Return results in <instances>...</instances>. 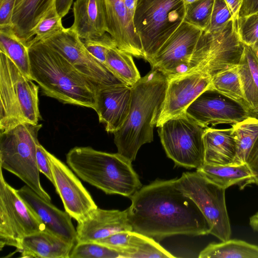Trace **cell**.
<instances>
[{
    "label": "cell",
    "instance_id": "cell-14",
    "mask_svg": "<svg viewBox=\"0 0 258 258\" xmlns=\"http://www.w3.org/2000/svg\"><path fill=\"white\" fill-rule=\"evenodd\" d=\"M203 30L183 21L149 62L167 78L187 71Z\"/></svg>",
    "mask_w": 258,
    "mask_h": 258
},
{
    "label": "cell",
    "instance_id": "cell-48",
    "mask_svg": "<svg viewBox=\"0 0 258 258\" xmlns=\"http://www.w3.org/2000/svg\"><path fill=\"white\" fill-rule=\"evenodd\" d=\"M254 229L255 230L258 232V212L257 213L255 219V222H254Z\"/></svg>",
    "mask_w": 258,
    "mask_h": 258
},
{
    "label": "cell",
    "instance_id": "cell-42",
    "mask_svg": "<svg viewBox=\"0 0 258 258\" xmlns=\"http://www.w3.org/2000/svg\"><path fill=\"white\" fill-rule=\"evenodd\" d=\"M227 5L232 15V19L237 20L243 0H224Z\"/></svg>",
    "mask_w": 258,
    "mask_h": 258
},
{
    "label": "cell",
    "instance_id": "cell-28",
    "mask_svg": "<svg viewBox=\"0 0 258 258\" xmlns=\"http://www.w3.org/2000/svg\"><path fill=\"white\" fill-rule=\"evenodd\" d=\"M0 51L9 57L24 75L32 80L28 47L12 27L0 28Z\"/></svg>",
    "mask_w": 258,
    "mask_h": 258
},
{
    "label": "cell",
    "instance_id": "cell-33",
    "mask_svg": "<svg viewBox=\"0 0 258 258\" xmlns=\"http://www.w3.org/2000/svg\"><path fill=\"white\" fill-rule=\"evenodd\" d=\"M61 19L55 5L31 30L30 41L27 44L42 41L63 30L64 28L62 26Z\"/></svg>",
    "mask_w": 258,
    "mask_h": 258
},
{
    "label": "cell",
    "instance_id": "cell-13",
    "mask_svg": "<svg viewBox=\"0 0 258 258\" xmlns=\"http://www.w3.org/2000/svg\"><path fill=\"white\" fill-rule=\"evenodd\" d=\"M199 124L231 125L250 117V109L245 105L209 87L201 93L185 112Z\"/></svg>",
    "mask_w": 258,
    "mask_h": 258
},
{
    "label": "cell",
    "instance_id": "cell-27",
    "mask_svg": "<svg viewBox=\"0 0 258 258\" xmlns=\"http://www.w3.org/2000/svg\"><path fill=\"white\" fill-rule=\"evenodd\" d=\"M237 67L244 97L250 110L258 108V57L251 46L244 44Z\"/></svg>",
    "mask_w": 258,
    "mask_h": 258
},
{
    "label": "cell",
    "instance_id": "cell-9",
    "mask_svg": "<svg viewBox=\"0 0 258 258\" xmlns=\"http://www.w3.org/2000/svg\"><path fill=\"white\" fill-rule=\"evenodd\" d=\"M159 127L166 155L176 165L197 169L204 163L205 127L185 112L167 120Z\"/></svg>",
    "mask_w": 258,
    "mask_h": 258
},
{
    "label": "cell",
    "instance_id": "cell-47",
    "mask_svg": "<svg viewBox=\"0 0 258 258\" xmlns=\"http://www.w3.org/2000/svg\"><path fill=\"white\" fill-rule=\"evenodd\" d=\"M255 52L257 57H258V42L251 46Z\"/></svg>",
    "mask_w": 258,
    "mask_h": 258
},
{
    "label": "cell",
    "instance_id": "cell-50",
    "mask_svg": "<svg viewBox=\"0 0 258 258\" xmlns=\"http://www.w3.org/2000/svg\"><path fill=\"white\" fill-rule=\"evenodd\" d=\"M258 12V3H257V5H256V8H255V12H254V13H256V12Z\"/></svg>",
    "mask_w": 258,
    "mask_h": 258
},
{
    "label": "cell",
    "instance_id": "cell-26",
    "mask_svg": "<svg viewBox=\"0 0 258 258\" xmlns=\"http://www.w3.org/2000/svg\"><path fill=\"white\" fill-rule=\"evenodd\" d=\"M197 172L207 179L225 189L235 184H249L251 172L246 163L226 165L204 163Z\"/></svg>",
    "mask_w": 258,
    "mask_h": 258
},
{
    "label": "cell",
    "instance_id": "cell-4",
    "mask_svg": "<svg viewBox=\"0 0 258 258\" xmlns=\"http://www.w3.org/2000/svg\"><path fill=\"white\" fill-rule=\"evenodd\" d=\"M66 161L82 180L106 194L131 198L142 187L132 162L118 153L76 147L67 153Z\"/></svg>",
    "mask_w": 258,
    "mask_h": 258
},
{
    "label": "cell",
    "instance_id": "cell-40",
    "mask_svg": "<svg viewBox=\"0 0 258 258\" xmlns=\"http://www.w3.org/2000/svg\"><path fill=\"white\" fill-rule=\"evenodd\" d=\"M16 0H0V28H12Z\"/></svg>",
    "mask_w": 258,
    "mask_h": 258
},
{
    "label": "cell",
    "instance_id": "cell-5",
    "mask_svg": "<svg viewBox=\"0 0 258 258\" xmlns=\"http://www.w3.org/2000/svg\"><path fill=\"white\" fill-rule=\"evenodd\" d=\"M28 79L0 51V130L24 123L38 124L39 87Z\"/></svg>",
    "mask_w": 258,
    "mask_h": 258
},
{
    "label": "cell",
    "instance_id": "cell-37",
    "mask_svg": "<svg viewBox=\"0 0 258 258\" xmlns=\"http://www.w3.org/2000/svg\"><path fill=\"white\" fill-rule=\"evenodd\" d=\"M107 33L83 41L88 51L95 58L105 65L108 50L110 48L116 46L114 39Z\"/></svg>",
    "mask_w": 258,
    "mask_h": 258
},
{
    "label": "cell",
    "instance_id": "cell-3",
    "mask_svg": "<svg viewBox=\"0 0 258 258\" xmlns=\"http://www.w3.org/2000/svg\"><path fill=\"white\" fill-rule=\"evenodd\" d=\"M167 85V77L152 69L132 88L130 110L120 128L114 133L117 153L131 162L141 146L153 140Z\"/></svg>",
    "mask_w": 258,
    "mask_h": 258
},
{
    "label": "cell",
    "instance_id": "cell-24",
    "mask_svg": "<svg viewBox=\"0 0 258 258\" xmlns=\"http://www.w3.org/2000/svg\"><path fill=\"white\" fill-rule=\"evenodd\" d=\"M56 0H16L12 17V29L26 45L30 32Z\"/></svg>",
    "mask_w": 258,
    "mask_h": 258
},
{
    "label": "cell",
    "instance_id": "cell-12",
    "mask_svg": "<svg viewBox=\"0 0 258 258\" xmlns=\"http://www.w3.org/2000/svg\"><path fill=\"white\" fill-rule=\"evenodd\" d=\"M41 42L57 51L98 88L124 84L88 51L83 40L70 27Z\"/></svg>",
    "mask_w": 258,
    "mask_h": 258
},
{
    "label": "cell",
    "instance_id": "cell-10",
    "mask_svg": "<svg viewBox=\"0 0 258 258\" xmlns=\"http://www.w3.org/2000/svg\"><path fill=\"white\" fill-rule=\"evenodd\" d=\"M176 186L197 204L211 226L210 234L221 241L230 239L231 229L225 190L198 172H183L176 178Z\"/></svg>",
    "mask_w": 258,
    "mask_h": 258
},
{
    "label": "cell",
    "instance_id": "cell-21",
    "mask_svg": "<svg viewBox=\"0 0 258 258\" xmlns=\"http://www.w3.org/2000/svg\"><path fill=\"white\" fill-rule=\"evenodd\" d=\"M75 245L45 229L25 236L15 251L25 258H70Z\"/></svg>",
    "mask_w": 258,
    "mask_h": 258
},
{
    "label": "cell",
    "instance_id": "cell-43",
    "mask_svg": "<svg viewBox=\"0 0 258 258\" xmlns=\"http://www.w3.org/2000/svg\"><path fill=\"white\" fill-rule=\"evenodd\" d=\"M258 0H243L239 16H246L254 13Z\"/></svg>",
    "mask_w": 258,
    "mask_h": 258
},
{
    "label": "cell",
    "instance_id": "cell-22",
    "mask_svg": "<svg viewBox=\"0 0 258 258\" xmlns=\"http://www.w3.org/2000/svg\"><path fill=\"white\" fill-rule=\"evenodd\" d=\"M74 21L70 27L81 39L99 37L107 31L101 0H76L73 5Z\"/></svg>",
    "mask_w": 258,
    "mask_h": 258
},
{
    "label": "cell",
    "instance_id": "cell-7",
    "mask_svg": "<svg viewBox=\"0 0 258 258\" xmlns=\"http://www.w3.org/2000/svg\"><path fill=\"white\" fill-rule=\"evenodd\" d=\"M183 0H138L133 17L144 59L149 62L184 21Z\"/></svg>",
    "mask_w": 258,
    "mask_h": 258
},
{
    "label": "cell",
    "instance_id": "cell-34",
    "mask_svg": "<svg viewBox=\"0 0 258 258\" xmlns=\"http://www.w3.org/2000/svg\"><path fill=\"white\" fill-rule=\"evenodd\" d=\"M215 0H199L186 6L184 21L205 30L209 26Z\"/></svg>",
    "mask_w": 258,
    "mask_h": 258
},
{
    "label": "cell",
    "instance_id": "cell-15",
    "mask_svg": "<svg viewBox=\"0 0 258 258\" xmlns=\"http://www.w3.org/2000/svg\"><path fill=\"white\" fill-rule=\"evenodd\" d=\"M167 85L156 126L184 113L189 105L211 85L208 74L195 71L167 77Z\"/></svg>",
    "mask_w": 258,
    "mask_h": 258
},
{
    "label": "cell",
    "instance_id": "cell-32",
    "mask_svg": "<svg viewBox=\"0 0 258 258\" xmlns=\"http://www.w3.org/2000/svg\"><path fill=\"white\" fill-rule=\"evenodd\" d=\"M210 87L240 102L250 109L244 97L237 66L225 70L213 76Z\"/></svg>",
    "mask_w": 258,
    "mask_h": 258
},
{
    "label": "cell",
    "instance_id": "cell-41",
    "mask_svg": "<svg viewBox=\"0 0 258 258\" xmlns=\"http://www.w3.org/2000/svg\"><path fill=\"white\" fill-rule=\"evenodd\" d=\"M245 163L252 174L249 184L254 183L258 185V137L247 156Z\"/></svg>",
    "mask_w": 258,
    "mask_h": 258
},
{
    "label": "cell",
    "instance_id": "cell-2",
    "mask_svg": "<svg viewBox=\"0 0 258 258\" xmlns=\"http://www.w3.org/2000/svg\"><path fill=\"white\" fill-rule=\"evenodd\" d=\"M32 80L46 96L73 105L96 108L98 87L57 51L41 41L29 43Z\"/></svg>",
    "mask_w": 258,
    "mask_h": 258
},
{
    "label": "cell",
    "instance_id": "cell-6",
    "mask_svg": "<svg viewBox=\"0 0 258 258\" xmlns=\"http://www.w3.org/2000/svg\"><path fill=\"white\" fill-rule=\"evenodd\" d=\"M42 124L24 123L0 134V167L15 175L40 197L51 201L42 187L36 158Z\"/></svg>",
    "mask_w": 258,
    "mask_h": 258
},
{
    "label": "cell",
    "instance_id": "cell-8",
    "mask_svg": "<svg viewBox=\"0 0 258 258\" xmlns=\"http://www.w3.org/2000/svg\"><path fill=\"white\" fill-rule=\"evenodd\" d=\"M237 21L231 20L216 32L203 31L186 72L200 71L212 78L222 71L237 66L244 44L239 37Z\"/></svg>",
    "mask_w": 258,
    "mask_h": 258
},
{
    "label": "cell",
    "instance_id": "cell-46",
    "mask_svg": "<svg viewBox=\"0 0 258 258\" xmlns=\"http://www.w3.org/2000/svg\"><path fill=\"white\" fill-rule=\"evenodd\" d=\"M250 117L258 119V108L250 110Z\"/></svg>",
    "mask_w": 258,
    "mask_h": 258
},
{
    "label": "cell",
    "instance_id": "cell-38",
    "mask_svg": "<svg viewBox=\"0 0 258 258\" xmlns=\"http://www.w3.org/2000/svg\"><path fill=\"white\" fill-rule=\"evenodd\" d=\"M232 20L231 12L224 0H215L210 24L204 31L214 32L223 28Z\"/></svg>",
    "mask_w": 258,
    "mask_h": 258
},
{
    "label": "cell",
    "instance_id": "cell-17",
    "mask_svg": "<svg viewBox=\"0 0 258 258\" xmlns=\"http://www.w3.org/2000/svg\"><path fill=\"white\" fill-rule=\"evenodd\" d=\"M28 207L44 224L45 229L56 236L72 243H77V231L72 217L43 199L26 185L16 190Z\"/></svg>",
    "mask_w": 258,
    "mask_h": 258
},
{
    "label": "cell",
    "instance_id": "cell-11",
    "mask_svg": "<svg viewBox=\"0 0 258 258\" xmlns=\"http://www.w3.org/2000/svg\"><path fill=\"white\" fill-rule=\"evenodd\" d=\"M0 249L5 246L19 248L23 238L45 229L4 178L0 167Z\"/></svg>",
    "mask_w": 258,
    "mask_h": 258
},
{
    "label": "cell",
    "instance_id": "cell-30",
    "mask_svg": "<svg viewBox=\"0 0 258 258\" xmlns=\"http://www.w3.org/2000/svg\"><path fill=\"white\" fill-rule=\"evenodd\" d=\"M106 65L124 84L132 87L141 78L132 55L116 46L109 49Z\"/></svg>",
    "mask_w": 258,
    "mask_h": 258
},
{
    "label": "cell",
    "instance_id": "cell-36",
    "mask_svg": "<svg viewBox=\"0 0 258 258\" xmlns=\"http://www.w3.org/2000/svg\"><path fill=\"white\" fill-rule=\"evenodd\" d=\"M237 27L239 38L244 44L252 46L258 42V13L239 17Z\"/></svg>",
    "mask_w": 258,
    "mask_h": 258
},
{
    "label": "cell",
    "instance_id": "cell-25",
    "mask_svg": "<svg viewBox=\"0 0 258 258\" xmlns=\"http://www.w3.org/2000/svg\"><path fill=\"white\" fill-rule=\"evenodd\" d=\"M120 253L121 258L175 257L154 238L134 231L123 232Z\"/></svg>",
    "mask_w": 258,
    "mask_h": 258
},
{
    "label": "cell",
    "instance_id": "cell-19",
    "mask_svg": "<svg viewBox=\"0 0 258 258\" xmlns=\"http://www.w3.org/2000/svg\"><path fill=\"white\" fill-rule=\"evenodd\" d=\"M132 88L125 84L99 87L96 93V108L100 122L108 133L117 131L130 112Z\"/></svg>",
    "mask_w": 258,
    "mask_h": 258
},
{
    "label": "cell",
    "instance_id": "cell-51",
    "mask_svg": "<svg viewBox=\"0 0 258 258\" xmlns=\"http://www.w3.org/2000/svg\"><path fill=\"white\" fill-rule=\"evenodd\" d=\"M257 13H258V12H257Z\"/></svg>",
    "mask_w": 258,
    "mask_h": 258
},
{
    "label": "cell",
    "instance_id": "cell-18",
    "mask_svg": "<svg viewBox=\"0 0 258 258\" xmlns=\"http://www.w3.org/2000/svg\"><path fill=\"white\" fill-rule=\"evenodd\" d=\"M108 33L116 47L132 56L144 59L140 39L124 0H101Z\"/></svg>",
    "mask_w": 258,
    "mask_h": 258
},
{
    "label": "cell",
    "instance_id": "cell-35",
    "mask_svg": "<svg viewBox=\"0 0 258 258\" xmlns=\"http://www.w3.org/2000/svg\"><path fill=\"white\" fill-rule=\"evenodd\" d=\"M117 257L120 258V254L116 249L97 242L77 243L70 256V258Z\"/></svg>",
    "mask_w": 258,
    "mask_h": 258
},
{
    "label": "cell",
    "instance_id": "cell-29",
    "mask_svg": "<svg viewBox=\"0 0 258 258\" xmlns=\"http://www.w3.org/2000/svg\"><path fill=\"white\" fill-rule=\"evenodd\" d=\"M200 258H258V246L239 239L211 243L199 253Z\"/></svg>",
    "mask_w": 258,
    "mask_h": 258
},
{
    "label": "cell",
    "instance_id": "cell-31",
    "mask_svg": "<svg viewBox=\"0 0 258 258\" xmlns=\"http://www.w3.org/2000/svg\"><path fill=\"white\" fill-rule=\"evenodd\" d=\"M232 128L236 145V155L233 164H244L258 137V119L248 117L232 125Z\"/></svg>",
    "mask_w": 258,
    "mask_h": 258
},
{
    "label": "cell",
    "instance_id": "cell-20",
    "mask_svg": "<svg viewBox=\"0 0 258 258\" xmlns=\"http://www.w3.org/2000/svg\"><path fill=\"white\" fill-rule=\"evenodd\" d=\"M125 231H133L127 209L119 211L97 208L78 222L77 243L96 242Z\"/></svg>",
    "mask_w": 258,
    "mask_h": 258
},
{
    "label": "cell",
    "instance_id": "cell-23",
    "mask_svg": "<svg viewBox=\"0 0 258 258\" xmlns=\"http://www.w3.org/2000/svg\"><path fill=\"white\" fill-rule=\"evenodd\" d=\"M204 142V163L217 165L233 164L236 155V145L232 127H206Z\"/></svg>",
    "mask_w": 258,
    "mask_h": 258
},
{
    "label": "cell",
    "instance_id": "cell-39",
    "mask_svg": "<svg viewBox=\"0 0 258 258\" xmlns=\"http://www.w3.org/2000/svg\"><path fill=\"white\" fill-rule=\"evenodd\" d=\"M47 152V151L40 143L37 145L36 154L37 165L39 171L54 185V180Z\"/></svg>",
    "mask_w": 258,
    "mask_h": 258
},
{
    "label": "cell",
    "instance_id": "cell-16",
    "mask_svg": "<svg viewBox=\"0 0 258 258\" xmlns=\"http://www.w3.org/2000/svg\"><path fill=\"white\" fill-rule=\"evenodd\" d=\"M47 153L56 191L62 202L65 211L78 222L98 207L72 170L48 151Z\"/></svg>",
    "mask_w": 258,
    "mask_h": 258
},
{
    "label": "cell",
    "instance_id": "cell-44",
    "mask_svg": "<svg viewBox=\"0 0 258 258\" xmlns=\"http://www.w3.org/2000/svg\"><path fill=\"white\" fill-rule=\"evenodd\" d=\"M73 0H56L55 8L59 15L63 18L69 13Z\"/></svg>",
    "mask_w": 258,
    "mask_h": 258
},
{
    "label": "cell",
    "instance_id": "cell-49",
    "mask_svg": "<svg viewBox=\"0 0 258 258\" xmlns=\"http://www.w3.org/2000/svg\"><path fill=\"white\" fill-rule=\"evenodd\" d=\"M183 1L184 2L185 5L186 6L187 5H189V4L193 3L195 2H197L199 0H183Z\"/></svg>",
    "mask_w": 258,
    "mask_h": 258
},
{
    "label": "cell",
    "instance_id": "cell-1",
    "mask_svg": "<svg viewBox=\"0 0 258 258\" xmlns=\"http://www.w3.org/2000/svg\"><path fill=\"white\" fill-rule=\"evenodd\" d=\"M175 180L157 179L131 197L127 209L133 231L158 240L210 234L209 222L195 202L176 186Z\"/></svg>",
    "mask_w": 258,
    "mask_h": 258
},
{
    "label": "cell",
    "instance_id": "cell-45",
    "mask_svg": "<svg viewBox=\"0 0 258 258\" xmlns=\"http://www.w3.org/2000/svg\"><path fill=\"white\" fill-rule=\"evenodd\" d=\"M138 1V0H124L127 12L133 20Z\"/></svg>",
    "mask_w": 258,
    "mask_h": 258
}]
</instances>
